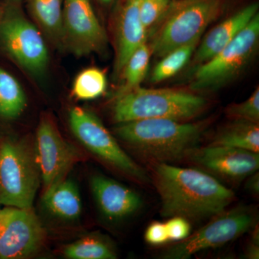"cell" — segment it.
I'll use <instances>...</instances> for the list:
<instances>
[{"label":"cell","instance_id":"11","mask_svg":"<svg viewBox=\"0 0 259 259\" xmlns=\"http://www.w3.org/2000/svg\"><path fill=\"white\" fill-rule=\"evenodd\" d=\"M62 40L77 55L105 50L107 34L90 0H64Z\"/></svg>","mask_w":259,"mask_h":259},{"label":"cell","instance_id":"16","mask_svg":"<svg viewBox=\"0 0 259 259\" xmlns=\"http://www.w3.org/2000/svg\"><path fill=\"white\" fill-rule=\"evenodd\" d=\"M141 0H125L117 20L116 30L115 74L120 75L130 56L148 41V35L140 15Z\"/></svg>","mask_w":259,"mask_h":259},{"label":"cell","instance_id":"2","mask_svg":"<svg viewBox=\"0 0 259 259\" xmlns=\"http://www.w3.org/2000/svg\"><path fill=\"white\" fill-rule=\"evenodd\" d=\"M207 123L171 119H144L118 123L116 135L153 163H170L185 158L199 144Z\"/></svg>","mask_w":259,"mask_h":259},{"label":"cell","instance_id":"1","mask_svg":"<svg viewBox=\"0 0 259 259\" xmlns=\"http://www.w3.org/2000/svg\"><path fill=\"white\" fill-rule=\"evenodd\" d=\"M153 164V183L161 198L162 217L210 219L236 198L233 191L201 169L168 163Z\"/></svg>","mask_w":259,"mask_h":259},{"label":"cell","instance_id":"31","mask_svg":"<svg viewBox=\"0 0 259 259\" xmlns=\"http://www.w3.org/2000/svg\"><path fill=\"white\" fill-rule=\"evenodd\" d=\"M99 1L102 3V4L107 5L111 4L115 0H99Z\"/></svg>","mask_w":259,"mask_h":259},{"label":"cell","instance_id":"3","mask_svg":"<svg viewBox=\"0 0 259 259\" xmlns=\"http://www.w3.org/2000/svg\"><path fill=\"white\" fill-rule=\"evenodd\" d=\"M115 100L113 118L117 123L155 118L190 120L208 105L203 97L185 90L141 87Z\"/></svg>","mask_w":259,"mask_h":259},{"label":"cell","instance_id":"25","mask_svg":"<svg viewBox=\"0 0 259 259\" xmlns=\"http://www.w3.org/2000/svg\"><path fill=\"white\" fill-rule=\"evenodd\" d=\"M174 0H141L140 15L148 37L157 28Z\"/></svg>","mask_w":259,"mask_h":259},{"label":"cell","instance_id":"21","mask_svg":"<svg viewBox=\"0 0 259 259\" xmlns=\"http://www.w3.org/2000/svg\"><path fill=\"white\" fill-rule=\"evenodd\" d=\"M199 41L177 48L161 57L151 73V82L160 83L178 74L192 59Z\"/></svg>","mask_w":259,"mask_h":259},{"label":"cell","instance_id":"18","mask_svg":"<svg viewBox=\"0 0 259 259\" xmlns=\"http://www.w3.org/2000/svg\"><path fill=\"white\" fill-rule=\"evenodd\" d=\"M259 123L233 120L220 130L209 145L259 153Z\"/></svg>","mask_w":259,"mask_h":259},{"label":"cell","instance_id":"13","mask_svg":"<svg viewBox=\"0 0 259 259\" xmlns=\"http://www.w3.org/2000/svg\"><path fill=\"white\" fill-rule=\"evenodd\" d=\"M35 151L45 190L64 180L79 158L76 148L62 139L48 119L42 120L37 127Z\"/></svg>","mask_w":259,"mask_h":259},{"label":"cell","instance_id":"26","mask_svg":"<svg viewBox=\"0 0 259 259\" xmlns=\"http://www.w3.org/2000/svg\"><path fill=\"white\" fill-rule=\"evenodd\" d=\"M226 115L232 120L259 123V89L257 88L244 102L232 104L226 108Z\"/></svg>","mask_w":259,"mask_h":259},{"label":"cell","instance_id":"32","mask_svg":"<svg viewBox=\"0 0 259 259\" xmlns=\"http://www.w3.org/2000/svg\"><path fill=\"white\" fill-rule=\"evenodd\" d=\"M0 204H1V203H0Z\"/></svg>","mask_w":259,"mask_h":259},{"label":"cell","instance_id":"6","mask_svg":"<svg viewBox=\"0 0 259 259\" xmlns=\"http://www.w3.org/2000/svg\"><path fill=\"white\" fill-rule=\"evenodd\" d=\"M40 178L35 148L24 142L0 144V203L31 209Z\"/></svg>","mask_w":259,"mask_h":259},{"label":"cell","instance_id":"14","mask_svg":"<svg viewBox=\"0 0 259 259\" xmlns=\"http://www.w3.org/2000/svg\"><path fill=\"white\" fill-rule=\"evenodd\" d=\"M91 189L100 211L110 221H119L132 215L143 204L137 192L102 175L93 177Z\"/></svg>","mask_w":259,"mask_h":259},{"label":"cell","instance_id":"7","mask_svg":"<svg viewBox=\"0 0 259 259\" xmlns=\"http://www.w3.org/2000/svg\"><path fill=\"white\" fill-rule=\"evenodd\" d=\"M256 213L249 206L225 209L183 241L161 253L165 259H187L202 250L215 248L234 241L256 224Z\"/></svg>","mask_w":259,"mask_h":259},{"label":"cell","instance_id":"30","mask_svg":"<svg viewBox=\"0 0 259 259\" xmlns=\"http://www.w3.org/2000/svg\"><path fill=\"white\" fill-rule=\"evenodd\" d=\"M245 256L250 259H258L259 243L250 241L249 244L247 245L245 249Z\"/></svg>","mask_w":259,"mask_h":259},{"label":"cell","instance_id":"4","mask_svg":"<svg viewBox=\"0 0 259 259\" xmlns=\"http://www.w3.org/2000/svg\"><path fill=\"white\" fill-rule=\"evenodd\" d=\"M221 9V0H174L151 33V54L161 58L177 48L199 41Z\"/></svg>","mask_w":259,"mask_h":259},{"label":"cell","instance_id":"27","mask_svg":"<svg viewBox=\"0 0 259 259\" xmlns=\"http://www.w3.org/2000/svg\"><path fill=\"white\" fill-rule=\"evenodd\" d=\"M169 241L180 242L186 239L190 235V221L185 218L171 217L165 223Z\"/></svg>","mask_w":259,"mask_h":259},{"label":"cell","instance_id":"15","mask_svg":"<svg viewBox=\"0 0 259 259\" xmlns=\"http://www.w3.org/2000/svg\"><path fill=\"white\" fill-rule=\"evenodd\" d=\"M258 3L247 5L211 29L199 41L192 57L193 69L221 52L258 13Z\"/></svg>","mask_w":259,"mask_h":259},{"label":"cell","instance_id":"8","mask_svg":"<svg viewBox=\"0 0 259 259\" xmlns=\"http://www.w3.org/2000/svg\"><path fill=\"white\" fill-rule=\"evenodd\" d=\"M71 131L89 151L141 183H149L150 177L120 147L115 138L93 112L74 107L69 112Z\"/></svg>","mask_w":259,"mask_h":259},{"label":"cell","instance_id":"9","mask_svg":"<svg viewBox=\"0 0 259 259\" xmlns=\"http://www.w3.org/2000/svg\"><path fill=\"white\" fill-rule=\"evenodd\" d=\"M0 38L7 51L24 69L35 76L47 71L49 50L38 29L19 13L5 17L0 25Z\"/></svg>","mask_w":259,"mask_h":259},{"label":"cell","instance_id":"29","mask_svg":"<svg viewBox=\"0 0 259 259\" xmlns=\"http://www.w3.org/2000/svg\"><path fill=\"white\" fill-rule=\"evenodd\" d=\"M246 182H245V190L248 191L250 193L258 194L259 193V174L258 171L250 175L249 177H247Z\"/></svg>","mask_w":259,"mask_h":259},{"label":"cell","instance_id":"12","mask_svg":"<svg viewBox=\"0 0 259 259\" xmlns=\"http://www.w3.org/2000/svg\"><path fill=\"white\" fill-rule=\"evenodd\" d=\"M185 158L212 176L231 183H239L259 168V153L226 146H196Z\"/></svg>","mask_w":259,"mask_h":259},{"label":"cell","instance_id":"23","mask_svg":"<svg viewBox=\"0 0 259 259\" xmlns=\"http://www.w3.org/2000/svg\"><path fill=\"white\" fill-rule=\"evenodd\" d=\"M64 255L71 259H115V248L101 237L89 236L65 248Z\"/></svg>","mask_w":259,"mask_h":259},{"label":"cell","instance_id":"24","mask_svg":"<svg viewBox=\"0 0 259 259\" xmlns=\"http://www.w3.org/2000/svg\"><path fill=\"white\" fill-rule=\"evenodd\" d=\"M107 87V76L104 71L97 68H89L76 76L73 93L79 100H95L105 93Z\"/></svg>","mask_w":259,"mask_h":259},{"label":"cell","instance_id":"5","mask_svg":"<svg viewBox=\"0 0 259 259\" xmlns=\"http://www.w3.org/2000/svg\"><path fill=\"white\" fill-rule=\"evenodd\" d=\"M259 46V14L226 48L210 60L194 69L190 89L212 91L238 77L256 56Z\"/></svg>","mask_w":259,"mask_h":259},{"label":"cell","instance_id":"20","mask_svg":"<svg viewBox=\"0 0 259 259\" xmlns=\"http://www.w3.org/2000/svg\"><path fill=\"white\" fill-rule=\"evenodd\" d=\"M27 105L23 88L15 76L0 68V115L14 119L21 115Z\"/></svg>","mask_w":259,"mask_h":259},{"label":"cell","instance_id":"19","mask_svg":"<svg viewBox=\"0 0 259 259\" xmlns=\"http://www.w3.org/2000/svg\"><path fill=\"white\" fill-rule=\"evenodd\" d=\"M151 55V49L146 42L130 56L119 75L121 82L114 95L115 99L141 87L147 74Z\"/></svg>","mask_w":259,"mask_h":259},{"label":"cell","instance_id":"17","mask_svg":"<svg viewBox=\"0 0 259 259\" xmlns=\"http://www.w3.org/2000/svg\"><path fill=\"white\" fill-rule=\"evenodd\" d=\"M42 203L51 214L62 219L75 220L81 214L79 189L71 180L64 179L46 189Z\"/></svg>","mask_w":259,"mask_h":259},{"label":"cell","instance_id":"28","mask_svg":"<svg viewBox=\"0 0 259 259\" xmlns=\"http://www.w3.org/2000/svg\"><path fill=\"white\" fill-rule=\"evenodd\" d=\"M144 236L150 245H161L169 241L165 223L158 221H154L148 226Z\"/></svg>","mask_w":259,"mask_h":259},{"label":"cell","instance_id":"10","mask_svg":"<svg viewBox=\"0 0 259 259\" xmlns=\"http://www.w3.org/2000/svg\"><path fill=\"white\" fill-rule=\"evenodd\" d=\"M45 230L31 209H0V258H25L36 253L45 239Z\"/></svg>","mask_w":259,"mask_h":259},{"label":"cell","instance_id":"22","mask_svg":"<svg viewBox=\"0 0 259 259\" xmlns=\"http://www.w3.org/2000/svg\"><path fill=\"white\" fill-rule=\"evenodd\" d=\"M63 0H30L32 14L50 36L63 39Z\"/></svg>","mask_w":259,"mask_h":259}]
</instances>
